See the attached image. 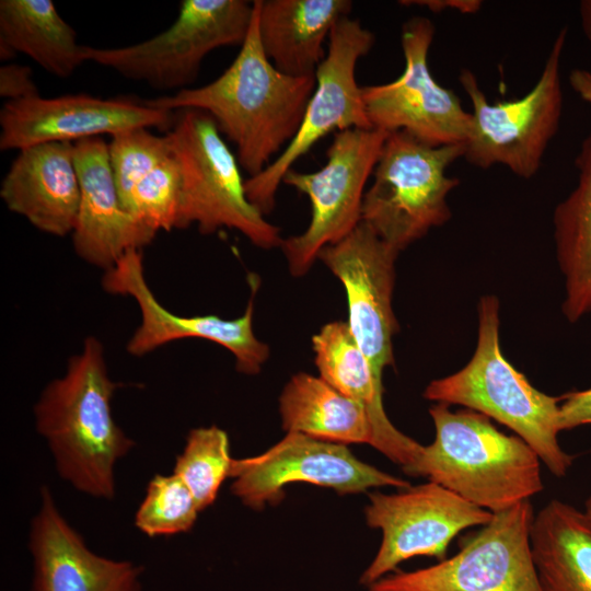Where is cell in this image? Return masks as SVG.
I'll return each mask as SVG.
<instances>
[{
	"label": "cell",
	"instance_id": "d590c367",
	"mask_svg": "<svg viewBox=\"0 0 591 591\" xmlns=\"http://www.w3.org/2000/svg\"><path fill=\"white\" fill-rule=\"evenodd\" d=\"M583 512L591 524V497L586 500Z\"/></svg>",
	"mask_w": 591,
	"mask_h": 591
},
{
	"label": "cell",
	"instance_id": "1f68e13d",
	"mask_svg": "<svg viewBox=\"0 0 591 591\" xmlns=\"http://www.w3.org/2000/svg\"><path fill=\"white\" fill-rule=\"evenodd\" d=\"M559 401L560 431L591 425V387L566 393Z\"/></svg>",
	"mask_w": 591,
	"mask_h": 591
},
{
	"label": "cell",
	"instance_id": "ac0fdd59",
	"mask_svg": "<svg viewBox=\"0 0 591 591\" xmlns=\"http://www.w3.org/2000/svg\"><path fill=\"white\" fill-rule=\"evenodd\" d=\"M80 204L72 244L84 262L112 268L125 254L151 243L152 231L123 206L108 159V142L101 137L74 142Z\"/></svg>",
	"mask_w": 591,
	"mask_h": 591
},
{
	"label": "cell",
	"instance_id": "5bb4252c",
	"mask_svg": "<svg viewBox=\"0 0 591 591\" xmlns=\"http://www.w3.org/2000/svg\"><path fill=\"white\" fill-rule=\"evenodd\" d=\"M432 22L415 16L402 26V74L389 83L361 86L367 117L374 129L404 130L431 146L464 144L471 113L457 95L440 85L429 68Z\"/></svg>",
	"mask_w": 591,
	"mask_h": 591
},
{
	"label": "cell",
	"instance_id": "8fae6325",
	"mask_svg": "<svg viewBox=\"0 0 591 591\" xmlns=\"http://www.w3.org/2000/svg\"><path fill=\"white\" fill-rule=\"evenodd\" d=\"M530 500L493 513L451 558L390 573L369 591H542L531 549Z\"/></svg>",
	"mask_w": 591,
	"mask_h": 591
},
{
	"label": "cell",
	"instance_id": "836d02e7",
	"mask_svg": "<svg viewBox=\"0 0 591 591\" xmlns=\"http://www.w3.org/2000/svg\"><path fill=\"white\" fill-rule=\"evenodd\" d=\"M569 82L573 91L584 102L591 104V71L575 69L570 72Z\"/></svg>",
	"mask_w": 591,
	"mask_h": 591
},
{
	"label": "cell",
	"instance_id": "cb8c5ba5",
	"mask_svg": "<svg viewBox=\"0 0 591 591\" xmlns=\"http://www.w3.org/2000/svg\"><path fill=\"white\" fill-rule=\"evenodd\" d=\"M531 549L542 591H591V524L558 499L535 515Z\"/></svg>",
	"mask_w": 591,
	"mask_h": 591
},
{
	"label": "cell",
	"instance_id": "d6986e66",
	"mask_svg": "<svg viewBox=\"0 0 591 591\" xmlns=\"http://www.w3.org/2000/svg\"><path fill=\"white\" fill-rule=\"evenodd\" d=\"M40 497L30 532L33 591H141V568L91 552L59 512L49 488L43 487Z\"/></svg>",
	"mask_w": 591,
	"mask_h": 591
},
{
	"label": "cell",
	"instance_id": "8992f818",
	"mask_svg": "<svg viewBox=\"0 0 591 591\" xmlns=\"http://www.w3.org/2000/svg\"><path fill=\"white\" fill-rule=\"evenodd\" d=\"M463 144L431 146L404 130L387 134L364 193L361 221L397 253L451 218L449 194L459 178L448 167Z\"/></svg>",
	"mask_w": 591,
	"mask_h": 591
},
{
	"label": "cell",
	"instance_id": "4316f807",
	"mask_svg": "<svg viewBox=\"0 0 591 591\" xmlns=\"http://www.w3.org/2000/svg\"><path fill=\"white\" fill-rule=\"evenodd\" d=\"M232 461L229 437L223 429L198 427L188 432L185 448L176 457L174 474L188 486L199 511L217 499L222 483L230 477Z\"/></svg>",
	"mask_w": 591,
	"mask_h": 591
},
{
	"label": "cell",
	"instance_id": "7402d4cb",
	"mask_svg": "<svg viewBox=\"0 0 591 591\" xmlns=\"http://www.w3.org/2000/svg\"><path fill=\"white\" fill-rule=\"evenodd\" d=\"M262 47L280 72L314 76L325 58L324 40L349 15V0H255Z\"/></svg>",
	"mask_w": 591,
	"mask_h": 591
},
{
	"label": "cell",
	"instance_id": "9a60e30c",
	"mask_svg": "<svg viewBox=\"0 0 591 591\" xmlns=\"http://www.w3.org/2000/svg\"><path fill=\"white\" fill-rule=\"evenodd\" d=\"M250 279L252 296L246 310L230 320L215 314L183 316L164 308L147 282L140 250L129 251L107 269L102 287L111 294L132 298L139 306L141 322L126 346L130 355L141 357L175 340L200 338L228 349L235 357L237 371L254 375L267 361L269 347L254 334L253 299L258 281Z\"/></svg>",
	"mask_w": 591,
	"mask_h": 591
},
{
	"label": "cell",
	"instance_id": "4dcf8cb0",
	"mask_svg": "<svg viewBox=\"0 0 591 591\" xmlns=\"http://www.w3.org/2000/svg\"><path fill=\"white\" fill-rule=\"evenodd\" d=\"M32 69L25 65L5 63L0 67V96L19 101L38 95Z\"/></svg>",
	"mask_w": 591,
	"mask_h": 591
},
{
	"label": "cell",
	"instance_id": "f546056e",
	"mask_svg": "<svg viewBox=\"0 0 591 591\" xmlns=\"http://www.w3.org/2000/svg\"><path fill=\"white\" fill-rule=\"evenodd\" d=\"M172 154L166 135L135 128L111 137L108 159L123 201L136 184Z\"/></svg>",
	"mask_w": 591,
	"mask_h": 591
},
{
	"label": "cell",
	"instance_id": "83f0119b",
	"mask_svg": "<svg viewBox=\"0 0 591 591\" xmlns=\"http://www.w3.org/2000/svg\"><path fill=\"white\" fill-rule=\"evenodd\" d=\"M198 512L193 493L179 476L155 475L136 512L135 525L150 537L174 535L189 531Z\"/></svg>",
	"mask_w": 591,
	"mask_h": 591
},
{
	"label": "cell",
	"instance_id": "d6a6232c",
	"mask_svg": "<svg viewBox=\"0 0 591 591\" xmlns=\"http://www.w3.org/2000/svg\"><path fill=\"white\" fill-rule=\"evenodd\" d=\"M402 5H417L427 8L432 12H443L445 10H454L460 13L472 14L476 13L480 7L479 0H409L399 1Z\"/></svg>",
	"mask_w": 591,
	"mask_h": 591
},
{
	"label": "cell",
	"instance_id": "30bf717a",
	"mask_svg": "<svg viewBox=\"0 0 591 591\" xmlns=\"http://www.w3.org/2000/svg\"><path fill=\"white\" fill-rule=\"evenodd\" d=\"M328 38L327 54L315 71V88L296 136L266 169L244 183L247 199L264 216L274 209L283 176L318 140L334 130L372 128L356 67L371 50L375 37L359 20L346 16Z\"/></svg>",
	"mask_w": 591,
	"mask_h": 591
},
{
	"label": "cell",
	"instance_id": "7c38bea8",
	"mask_svg": "<svg viewBox=\"0 0 591 591\" xmlns=\"http://www.w3.org/2000/svg\"><path fill=\"white\" fill-rule=\"evenodd\" d=\"M491 518L493 512L431 480L392 494L370 493L364 519L370 528L381 531L382 538L360 583L368 588L416 556L441 561L459 533L483 526Z\"/></svg>",
	"mask_w": 591,
	"mask_h": 591
},
{
	"label": "cell",
	"instance_id": "277c9868",
	"mask_svg": "<svg viewBox=\"0 0 591 591\" xmlns=\"http://www.w3.org/2000/svg\"><path fill=\"white\" fill-rule=\"evenodd\" d=\"M424 396L461 405L507 426L524 440L556 477L573 462L558 442L559 397L535 389L502 355L499 344V301L482 297L475 352L460 371L431 381Z\"/></svg>",
	"mask_w": 591,
	"mask_h": 591
},
{
	"label": "cell",
	"instance_id": "603a6c76",
	"mask_svg": "<svg viewBox=\"0 0 591 591\" xmlns=\"http://www.w3.org/2000/svg\"><path fill=\"white\" fill-rule=\"evenodd\" d=\"M279 414L286 432L345 445H374L364 408L320 375L293 374L279 396Z\"/></svg>",
	"mask_w": 591,
	"mask_h": 591
},
{
	"label": "cell",
	"instance_id": "9c48e42d",
	"mask_svg": "<svg viewBox=\"0 0 591 591\" xmlns=\"http://www.w3.org/2000/svg\"><path fill=\"white\" fill-rule=\"evenodd\" d=\"M387 134L374 128L335 132L320 170L305 173L291 169L283 176L282 183L306 195L311 204L305 231L281 243L293 277L304 276L323 247L339 242L361 222L364 186Z\"/></svg>",
	"mask_w": 591,
	"mask_h": 591
},
{
	"label": "cell",
	"instance_id": "44dd1931",
	"mask_svg": "<svg viewBox=\"0 0 591 591\" xmlns=\"http://www.w3.org/2000/svg\"><path fill=\"white\" fill-rule=\"evenodd\" d=\"M318 375L364 408L374 431L373 448L404 473L416 463L422 444L399 431L389 419L383 405L382 375L372 367L347 322L325 324L312 337Z\"/></svg>",
	"mask_w": 591,
	"mask_h": 591
},
{
	"label": "cell",
	"instance_id": "d4e9b609",
	"mask_svg": "<svg viewBox=\"0 0 591 591\" xmlns=\"http://www.w3.org/2000/svg\"><path fill=\"white\" fill-rule=\"evenodd\" d=\"M19 53L58 78L85 62L84 45L51 0L0 1V58L8 61Z\"/></svg>",
	"mask_w": 591,
	"mask_h": 591
},
{
	"label": "cell",
	"instance_id": "ffe728a7",
	"mask_svg": "<svg viewBox=\"0 0 591 591\" xmlns=\"http://www.w3.org/2000/svg\"><path fill=\"white\" fill-rule=\"evenodd\" d=\"M8 209L55 236L72 234L80 183L74 143L48 142L19 151L0 186Z\"/></svg>",
	"mask_w": 591,
	"mask_h": 591
},
{
	"label": "cell",
	"instance_id": "52a82bcc",
	"mask_svg": "<svg viewBox=\"0 0 591 591\" xmlns=\"http://www.w3.org/2000/svg\"><path fill=\"white\" fill-rule=\"evenodd\" d=\"M567 33L558 32L535 85L520 99L490 103L475 74L461 71L460 83L473 108L463 144L468 163L482 169L503 165L522 178L537 173L561 118L560 61Z\"/></svg>",
	"mask_w": 591,
	"mask_h": 591
},
{
	"label": "cell",
	"instance_id": "2e32d148",
	"mask_svg": "<svg viewBox=\"0 0 591 591\" xmlns=\"http://www.w3.org/2000/svg\"><path fill=\"white\" fill-rule=\"evenodd\" d=\"M175 112L148 106L143 100L101 99L85 93L5 102L0 111V149L22 150L48 142L115 136L135 128L169 130Z\"/></svg>",
	"mask_w": 591,
	"mask_h": 591
},
{
	"label": "cell",
	"instance_id": "f1b7e54d",
	"mask_svg": "<svg viewBox=\"0 0 591 591\" xmlns=\"http://www.w3.org/2000/svg\"><path fill=\"white\" fill-rule=\"evenodd\" d=\"M179 201V169L171 154L136 184L123 206L139 222L158 233L177 229Z\"/></svg>",
	"mask_w": 591,
	"mask_h": 591
},
{
	"label": "cell",
	"instance_id": "7a4b0ae2",
	"mask_svg": "<svg viewBox=\"0 0 591 591\" xmlns=\"http://www.w3.org/2000/svg\"><path fill=\"white\" fill-rule=\"evenodd\" d=\"M117 387L102 343L90 336L34 407L37 431L47 440L58 474L96 498L114 497V466L135 445L113 418L111 402Z\"/></svg>",
	"mask_w": 591,
	"mask_h": 591
},
{
	"label": "cell",
	"instance_id": "e0dca14e",
	"mask_svg": "<svg viewBox=\"0 0 591 591\" xmlns=\"http://www.w3.org/2000/svg\"><path fill=\"white\" fill-rule=\"evenodd\" d=\"M397 255L362 221L317 255L341 282L347 297L349 329L380 375L394 363L393 336L398 325L392 297Z\"/></svg>",
	"mask_w": 591,
	"mask_h": 591
},
{
	"label": "cell",
	"instance_id": "484cf974",
	"mask_svg": "<svg viewBox=\"0 0 591 591\" xmlns=\"http://www.w3.org/2000/svg\"><path fill=\"white\" fill-rule=\"evenodd\" d=\"M576 166L578 184L554 213L557 260L565 277L563 312L569 322L591 312V131Z\"/></svg>",
	"mask_w": 591,
	"mask_h": 591
},
{
	"label": "cell",
	"instance_id": "5b68a950",
	"mask_svg": "<svg viewBox=\"0 0 591 591\" xmlns=\"http://www.w3.org/2000/svg\"><path fill=\"white\" fill-rule=\"evenodd\" d=\"M165 135L181 175L177 229L196 224L200 233L211 234L228 228L257 247L281 246L279 228L247 199L237 158L210 115L177 111Z\"/></svg>",
	"mask_w": 591,
	"mask_h": 591
},
{
	"label": "cell",
	"instance_id": "3957f363",
	"mask_svg": "<svg viewBox=\"0 0 591 591\" xmlns=\"http://www.w3.org/2000/svg\"><path fill=\"white\" fill-rule=\"evenodd\" d=\"M429 414L434 439L422 445L406 474L426 477L493 513L543 491L542 462L520 437L501 432L467 408L453 412L436 403Z\"/></svg>",
	"mask_w": 591,
	"mask_h": 591
},
{
	"label": "cell",
	"instance_id": "e575fe53",
	"mask_svg": "<svg viewBox=\"0 0 591 591\" xmlns=\"http://www.w3.org/2000/svg\"><path fill=\"white\" fill-rule=\"evenodd\" d=\"M580 18L583 33L591 42V0L580 2Z\"/></svg>",
	"mask_w": 591,
	"mask_h": 591
},
{
	"label": "cell",
	"instance_id": "6da1fadb",
	"mask_svg": "<svg viewBox=\"0 0 591 591\" xmlns=\"http://www.w3.org/2000/svg\"><path fill=\"white\" fill-rule=\"evenodd\" d=\"M315 88V74L280 72L266 56L258 35L253 1L250 31L232 63L210 83L143 102L167 112L199 109L236 147L240 165L259 174L290 143Z\"/></svg>",
	"mask_w": 591,
	"mask_h": 591
},
{
	"label": "cell",
	"instance_id": "4fadbf2b",
	"mask_svg": "<svg viewBox=\"0 0 591 591\" xmlns=\"http://www.w3.org/2000/svg\"><path fill=\"white\" fill-rule=\"evenodd\" d=\"M230 477L231 493L253 510L277 505L286 495L285 487L296 483L332 489L340 496L410 485L359 460L348 445L296 432H286L260 454L233 459Z\"/></svg>",
	"mask_w": 591,
	"mask_h": 591
},
{
	"label": "cell",
	"instance_id": "ba28073f",
	"mask_svg": "<svg viewBox=\"0 0 591 591\" xmlns=\"http://www.w3.org/2000/svg\"><path fill=\"white\" fill-rule=\"evenodd\" d=\"M253 1L183 0L170 27L143 42L113 48L84 45L85 61L159 90L188 89L212 50L242 45L251 27Z\"/></svg>",
	"mask_w": 591,
	"mask_h": 591
}]
</instances>
